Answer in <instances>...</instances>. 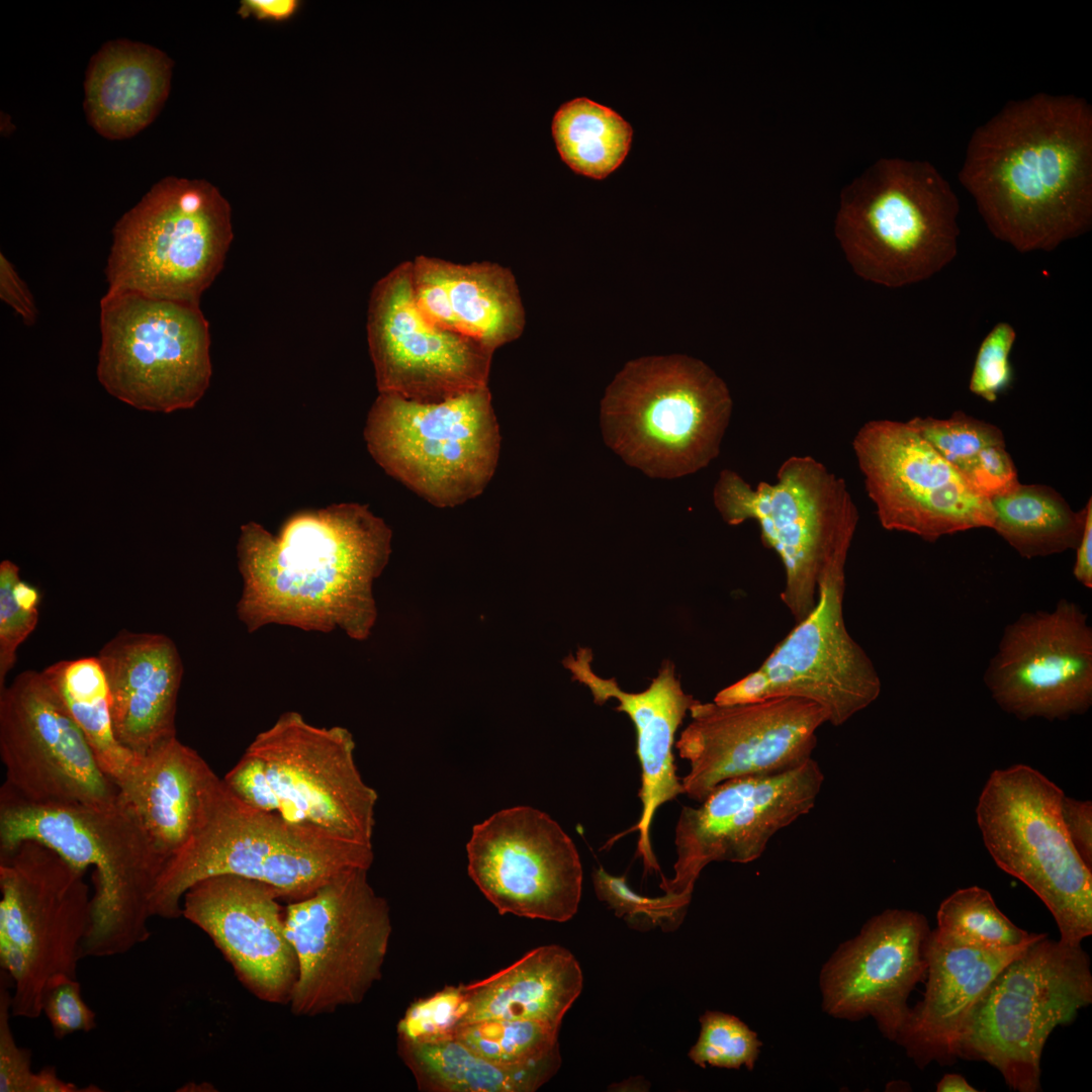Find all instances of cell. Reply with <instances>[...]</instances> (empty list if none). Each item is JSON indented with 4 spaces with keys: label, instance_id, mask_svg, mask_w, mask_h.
Instances as JSON below:
<instances>
[{
    "label": "cell",
    "instance_id": "14",
    "mask_svg": "<svg viewBox=\"0 0 1092 1092\" xmlns=\"http://www.w3.org/2000/svg\"><path fill=\"white\" fill-rule=\"evenodd\" d=\"M100 334L97 378L120 401L169 414L193 407L207 390L210 334L199 305L106 291Z\"/></svg>",
    "mask_w": 1092,
    "mask_h": 1092
},
{
    "label": "cell",
    "instance_id": "36",
    "mask_svg": "<svg viewBox=\"0 0 1092 1092\" xmlns=\"http://www.w3.org/2000/svg\"><path fill=\"white\" fill-rule=\"evenodd\" d=\"M553 138L562 160L575 172L601 179L626 157L630 124L609 107L587 98L564 103L552 122Z\"/></svg>",
    "mask_w": 1092,
    "mask_h": 1092
},
{
    "label": "cell",
    "instance_id": "19",
    "mask_svg": "<svg viewBox=\"0 0 1092 1092\" xmlns=\"http://www.w3.org/2000/svg\"><path fill=\"white\" fill-rule=\"evenodd\" d=\"M691 722L674 743L689 762L685 795L703 802L721 783L785 771L812 758L818 729L828 723L818 704L797 697L718 705L695 701Z\"/></svg>",
    "mask_w": 1092,
    "mask_h": 1092
},
{
    "label": "cell",
    "instance_id": "34",
    "mask_svg": "<svg viewBox=\"0 0 1092 1092\" xmlns=\"http://www.w3.org/2000/svg\"><path fill=\"white\" fill-rule=\"evenodd\" d=\"M990 500L995 513L992 529L1023 558L1076 549L1081 539L1086 506L1073 511L1050 486L1019 482Z\"/></svg>",
    "mask_w": 1092,
    "mask_h": 1092
},
{
    "label": "cell",
    "instance_id": "50",
    "mask_svg": "<svg viewBox=\"0 0 1092 1092\" xmlns=\"http://www.w3.org/2000/svg\"><path fill=\"white\" fill-rule=\"evenodd\" d=\"M1061 816L1065 829L1083 861L1092 869V803L1064 795Z\"/></svg>",
    "mask_w": 1092,
    "mask_h": 1092
},
{
    "label": "cell",
    "instance_id": "44",
    "mask_svg": "<svg viewBox=\"0 0 1092 1092\" xmlns=\"http://www.w3.org/2000/svg\"><path fill=\"white\" fill-rule=\"evenodd\" d=\"M1016 338L1015 329L1007 322H998L988 332L978 348L971 373L972 393L994 402L1010 387L1013 380L1010 353Z\"/></svg>",
    "mask_w": 1092,
    "mask_h": 1092
},
{
    "label": "cell",
    "instance_id": "32",
    "mask_svg": "<svg viewBox=\"0 0 1092 1092\" xmlns=\"http://www.w3.org/2000/svg\"><path fill=\"white\" fill-rule=\"evenodd\" d=\"M397 1052L425 1092H534L558 1071L561 1062L532 1068L496 1065L458 1039L416 1043L397 1038Z\"/></svg>",
    "mask_w": 1092,
    "mask_h": 1092
},
{
    "label": "cell",
    "instance_id": "27",
    "mask_svg": "<svg viewBox=\"0 0 1092 1092\" xmlns=\"http://www.w3.org/2000/svg\"><path fill=\"white\" fill-rule=\"evenodd\" d=\"M1033 942L989 949L931 930L923 998L910 1008L895 1042L920 1069L933 1062L952 1065L976 1004L999 973Z\"/></svg>",
    "mask_w": 1092,
    "mask_h": 1092
},
{
    "label": "cell",
    "instance_id": "1",
    "mask_svg": "<svg viewBox=\"0 0 1092 1092\" xmlns=\"http://www.w3.org/2000/svg\"><path fill=\"white\" fill-rule=\"evenodd\" d=\"M990 234L1051 252L1092 226V107L1072 94L1010 100L972 133L958 174Z\"/></svg>",
    "mask_w": 1092,
    "mask_h": 1092
},
{
    "label": "cell",
    "instance_id": "3",
    "mask_svg": "<svg viewBox=\"0 0 1092 1092\" xmlns=\"http://www.w3.org/2000/svg\"><path fill=\"white\" fill-rule=\"evenodd\" d=\"M372 861V846L254 808L216 776L193 834L164 864L151 897V914L181 917L185 892L216 875L268 883L292 902L311 895L342 871L370 869Z\"/></svg>",
    "mask_w": 1092,
    "mask_h": 1092
},
{
    "label": "cell",
    "instance_id": "45",
    "mask_svg": "<svg viewBox=\"0 0 1092 1092\" xmlns=\"http://www.w3.org/2000/svg\"><path fill=\"white\" fill-rule=\"evenodd\" d=\"M41 1009L58 1039L77 1031L88 1032L96 1026L95 1012L83 1000L77 978L58 975L50 979L43 990Z\"/></svg>",
    "mask_w": 1092,
    "mask_h": 1092
},
{
    "label": "cell",
    "instance_id": "8",
    "mask_svg": "<svg viewBox=\"0 0 1092 1092\" xmlns=\"http://www.w3.org/2000/svg\"><path fill=\"white\" fill-rule=\"evenodd\" d=\"M1092 1002L1090 959L1081 944L1031 943L993 980L976 1004L958 1059L996 1068L1009 1088L1040 1090V1060L1054 1029Z\"/></svg>",
    "mask_w": 1092,
    "mask_h": 1092
},
{
    "label": "cell",
    "instance_id": "28",
    "mask_svg": "<svg viewBox=\"0 0 1092 1092\" xmlns=\"http://www.w3.org/2000/svg\"><path fill=\"white\" fill-rule=\"evenodd\" d=\"M104 671L117 741L142 756L176 736L183 662L165 634L119 631L96 655Z\"/></svg>",
    "mask_w": 1092,
    "mask_h": 1092
},
{
    "label": "cell",
    "instance_id": "43",
    "mask_svg": "<svg viewBox=\"0 0 1092 1092\" xmlns=\"http://www.w3.org/2000/svg\"><path fill=\"white\" fill-rule=\"evenodd\" d=\"M465 1013L464 984L447 985L435 994L414 1001L398 1021L397 1038L434 1043L456 1038Z\"/></svg>",
    "mask_w": 1092,
    "mask_h": 1092
},
{
    "label": "cell",
    "instance_id": "22",
    "mask_svg": "<svg viewBox=\"0 0 1092 1092\" xmlns=\"http://www.w3.org/2000/svg\"><path fill=\"white\" fill-rule=\"evenodd\" d=\"M354 750L348 729L313 726L295 711L282 713L246 749L263 761L285 818L372 846L377 793L363 781Z\"/></svg>",
    "mask_w": 1092,
    "mask_h": 1092
},
{
    "label": "cell",
    "instance_id": "29",
    "mask_svg": "<svg viewBox=\"0 0 1092 1092\" xmlns=\"http://www.w3.org/2000/svg\"><path fill=\"white\" fill-rule=\"evenodd\" d=\"M216 776L196 750L175 736L135 756L118 784L119 799L165 862L193 834Z\"/></svg>",
    "mask_w": 1092,
    "mask_h": 1092
},
{
    "label": "cell",
    "instance_id": "16",
    "mask_svg": "<svg viewBox=\"0 0 1092 1092\" xmlns=\"http://www.w3.org/2000/svg\"><path fill=\"white\" fill-rule=\"evenodd\" d=\"M881 526L927 542L991 528V500L980 494L907 422L872 420L852 440Z\"/></svg>",
    "mask_w": 1092,
    "mask_h": 1092
},
{
    "label": "cell",
    "instance_id": "41",
    "mask_svg": "<svg viewBox=\"0 0 1092 1092\" xmlns=\"http://www.w3.org/2000/svg\"><path fill=\"white\" fill-rule=\"evenodd\" d=\"M39 593L19 576L10 560L0 563V691L16 662L18 647L38 622Z\"/></svg>",
    "mask_w": 1092,
    "mask_h": 1092
},
{
    "label": "cell",
    "instance_id": "51",
    "mask_svg": "<svg viewBox=\"0 0 1092 1092\" xmlns=\"http://www.w3.org/2000/svg\"><path fill=\"white\" fill-rule=\"evenodd\" d=\"M0 298L9 304L22 318L26 326L36 322L37 308L33 295L18 276L14 266L0 254Z\"/></svg>",
    "mask_w": 1092,
    "mask_h": 1092
},
{
    "label": "cell",
    "instance_id": "26",
    "mask_svg": "<svg viewBox=\"0 0 1092 1092\" xmlns=\"http://www.w3.org/2000/svg\"><path fill=\"white\" fill-rule=\"evenodd\" d=\"M592 660V650L581 647L563 663L572 679L590 691L596 704L617 700L616 711L627 714L635 726L641 766L638 796L642 809L637 824L630 831L639 832L637 855L642 858L645 872L659 871L651 847L650 827L660 806L685 795L675 771L672 748L675 733L696 700L682 690L670 661L662 663L646 690L629 693L621 690L615 678H604L595 673Z\"/></svg>",
    "mask_w": 1092,
    "mask_h": 1092
},
{
    "label": "cell",
    "instance_id": "37",
    "mask_svg": "<svg viewBox=\"0 0 1092 1092\" xmlns=\"http://www.w3.org/2000/svg\"><path fill=\"white\" fill-rule=\"evenodd\" d=\"M558 1033L537 1021L489 1019L460 1025L455 1037L496 1065L523 1069L561 1062Z\"/></svg>",
    "mask_w": 1092,
    "mask_h": 1092
},
{
    "label": "cell",
    "instance_id": "2",
    "mask_svg": "<svg viewBox=\"0 0 1092 1092\" xmlns=\"http://www.w3.org/2000/svg\"><path fill=\"white\" fill-rule=\"evenodd\" d=\"M391 536L382 519L355 503L298 512L276 535L243 525L239 619L249 632L279 624L366 639L377 617L372 584L388 562Z\"/></svg>",
    "mask_w": 1092,
    "mask_h": 1092
},
{
    "label": "cell",
    "instance_id": "11",
    "mask_svg": "<svg viewBox=\"0 0 1092 1092\" xmlns=\"http://www.w3.org/2000/svg\"><path fill=\"white\" fill-rule=\"evenodd\" d=\"M1064 792L1026 764L994 770L976 807L984 844L996 864L1025 884L1052 913L1060 939L1092 934V872L1063 823Z\"/></svg>",
    "mask_w": 1092,
    "mask_h": 1092
},
{
    "label": "cell",
    "instance_id": "25",
    "mask_svg": "<svg viewBox=\"0 0 1092 1092\" xmlns=\"http://www.w3.org/2000/svg\"><path fill=\"white\" fill-rule=\"evenodd\" d=\"M280 898L268 883L225 874L195 883L181 903L182 916L210 937L246 989L271 1004L289 1003L298 972Z\"/></svg>",
    "mask_w": 1092,
    "mask_h": 1092
},
{
    "label": "cell",
    "instance_id": "24",
    "mask_svg": "<svg viewBox=\"0 0 1092 1092\" xmlns=\"http://www.w3.org/2000/svg\"><path fill=\"white\" fill-rule=\"evenodd\" d=\"M927 918L907 909H886L842 942L819 973L822 1009L849 1021L872 1017L895 1041L910 1007L907 1000L925 980Z\"/></svg>",
    "mask_w": 1092,
    "mask_h": 1092
},
{
    "label": "cell",
    "instance_id": "38",
    "mask_svg": "<svg viewBox=\"0 0 1092 1092\" xmlns=\"http://www.w3.org/2000/svg\"><path fill=\"white\" fill-rule=\"evenodd\" d=\"M936 919L935 929L940 933L982 948L1016 947L1046 935L1019 928L1001 912L992 895L978 886L959 889L945 898Z\"/></svg>",
    "mask_w": 1092,
    "mask_h": 1092
},
{
    "label": "cell",
    "instance_id": "46",
    "mask_svg": "<svg viewBox=\"0 0 1092 1092\" xmlns=\"http://www.w3.org/2000/svg\"><path fill=\"white\" fill-rule=\"evenodd\" d=\"M412 280L421 313L435 326L461 334L446 283L443 259L417 256L412 261Z\"/></svg>",
    "mask_w": 1092,
    "mask_h": 1092
},
{
    "label": "cell",
    "instance_id": "35",
    "mask_svg": "<svg viewBox=\"0 0 1092 1092\" xmlns=\"http://www.w3.org/2000/svg\"><path fill=\"white\" fill-rule=\"evenodd\" d=\"M41 673L85 735L102 770L118 786L135 755L115 737L109 689L97 656L60 660Z\"/></svg>",
    "mask_w": 1092,
    "mask_h": 1092
},
{
    "label": "cell",
    "instance_id": "10",
    "mask_svg": "<svg viewBox=\"0 0 1092 1092\" xmlns=\"http://www.w3.org/2000/svg\"><path fill=\"white\" fill-rule=\"evenodd\" d=\"M364 438L386 473L438 508L484 490L502 441L488 386L437 403L379 393Z\"/></svg>",
    "mask_w": 1092,
    "mask_h": 1092
},
{
    "label": "cell",
    "instance_id": "4",
    "mask_svg": "<svg viewBox=\"0 0 1092 1092\" xmlns=\"http://www.w3.org/2000/svg\"><path fill=\"white\" fill-rule=\"evenodd\" d=\"M24 840L44 844L84 872L93 868L85 957L122 954L148 940L151 897L165 860L119 796L104 805H39L1 787L0 852Z\"/></svg>",
    "mask_w": 1092,
    "mask_h": 1092
},
{
    "label": "cell",
    "instance_id": "21",
    "mask_svg": "<svg viewBox=\"0 0 1092 1092\" xmlns=\"http://www.w3.org/2000/svg\"><path fill=\"white\" fill-rule=\"evenodd\" d=\"M367 340L379 393L437 403L487 386L494 351L421 313L412 261L399 263L373 286Z\"/></svg>",
    "mask_w": 1092,
    "mask_h": 1092
},
{
    "label": "cell",
    "instance_id": "9",
    "mask_svg": "<svg viewBox=\"0 0 1092 1092\" xmlns=\"http://www.w3.org/2000/svg\"><path fill=\"white\" fill-rule=\"evenodd\" d=\"M84 875L35 840L0 852V966L12 981V1016L37 1018L49 980L77 978L93 921Z\"/></svg>",
    "mask_w": 1092,
    "mask_h": 1092
},
{
    "label": "cell",
    "instance_id": "54",
    "mask_svg": "<svg viewBox=\"0 0 1092 1092\" xmlns=\"http://www.w3.org/2000/svg\"><path fill=\"white\" fill-rule=\"evenodd\" d=\"M937 1092H976L974 1086L960 1074H945L936 1085Z\"/></svg>",
    "mask_w": 1092,
    "mask_h": 1092
},
{
    "label": "cell",
    "instance_id": "12",
    "mask_svg": "<svg viewBox=\"0 0 1092 1092\" xmlns=\"http://www.w3.org/2000/svg\"><path fill=\"white\" fill-rule=\"evenodd\" d=\"M714 505L731 526L757 523L762 542L785 570L781 600L795 622L814 608L820 573L843 531L858 522L845 481L809 455H793L776 481L755 487L724 469L713 490Z\"/></svg>",
    "mask_w": 1092,
    "mask_h": 1092
},
{
    "label": "cell",
    "instance_id": "48",
    "mask_svg": "<svg viewBox=\"0 0 1092 1092\" xmlns=\"http://www.w3.org/2000/svg\"><path fill=\"white\" fill-rule=\"evenodd\" d=\"M225 785L250 806L284 816V805L273 787L263 761L245 751L223 777Z\"/></svg>",
    "mask_w": 1092,
    "mask_h": 1092
},
{
    "label": "cell",
    "instance_id": "30",
    "mask_svg": "<svg viewBox=\"0 0 1092 1092\" xmlns=\"http://www.w3.org/2000/svg\"><path fill=\"white\" fill-rule=\"evenodd\" d=\"M173 61L155 47L115 39L92 57L84 84V109L102 136L136 134L158 115L170 90Z\"/></svg>",
    "mask_w": 1092,
    "mask_h": 1092
},
{
    "label": "cell",
    "instance_id": "40",
    "mask_svg": "<svg viewBox=\"0 0 1092 1092\" xmlns=\"http://www.w3.org/2000/svg\"><path fill=\"white\" fill-rule=\"evenodd\" d=\"M700 1023V1035L689 1052L696 1065L753 1070L762 1045L755 1031L736 1016L719 1011H706Z\"/></svg>",
    "mask_w": 1092,
    "mask_h": 1092
},
{
    "label": "cell",
    "instance_id": "7",
    "mask_svg": "<svg viewBox=\"0 0 1092 1092\" xmlns=\"http://www.w3.org/2000/svg\"><path fill=\"white\" fill-rule=\"evenodd\" d=\"M233 239L231 205L213 184L163 178L112 230L107 291L199 305Z\"/></svg>",
    "mask_w": 1092,
    "mask_h": 1092
},
{
    "label": "cell",
    "instance_id": "13",
    "mask_svg": "<svg viewBox=\"0 0 1092 1092\" xmlns=\"http://www.w3.org/2000/svg\"><path fill=\"white\" fill-rule=\"evenodd\" d=\"M857 524L848 526L820 573L814 608L758 668L719 691L714 703L736 705L797 697L821 706L841 726L880 696L878 671L844 621L845 565Z\"/></svg>",
    "mask_w": 1092,
    "mask_h": 1092
},
{
    "label": "cell",
    "instance_id": "20",
    "mask_svg": "<svg viewBox=\"0 0 1092 1092\" xmlns=\"http://www.w3.org/2000/svg\"><path fill=\"white\" fill-rule=\"evenodd\" d=\"M466 850L470 878L499 914L565 922L577 912L580 857L545 812L503 809L473 827Z\"/></svg>",
    "mask_w": 1092,
    "mask_h": 1092
},
{
    "label": "cell",
    "instance_id": "5",
    "mask_svg": "<svg viewBox=\"0 0 1092 1092\" xmlns=\"http://www.w3.org/2000/svg\"><path fill=\"white\" fill-rule=\"evenodd\" d=\"M961 205L925 160L882 158L841 192L834 233L854 273L900 288L928 280L957 257Z\"/></svg>",
    "mask_w": 1092,
    "mask_h": 1092
},
{
    "label": "cell",
    "instance_id": "6",
    "mask_svg": "<svg viewBox=\"0 0 1092 1092\" xmlns=\"http://www.w3.org/2000/svg\"><path fill=\"white\" fill-rule=\"evenodd\" d=\"M730 391L714 370L685 356L628 362L606 389V444L650 477L675 478L707 467L720 453L732 414Z\"/></svg>",
    "mask_w": 1092,
    "mask_h": 1092
},
{
    "label": "cell",
    "instance_id": "49",
    "mask_svg": "<svg viewBox=\"0 0 1092 1092\" xmlns=\"http://www.w3.org/2000/svg\"><path fill=\"white\" fill-rule=\"evenodd\" d=\"M963 476L980 494L989 499L1009 491L1019 483L1016 467L1006 450V444L993 445L983 450Z\"/></svg>",
    "mask_w": 1092,
    "mask_h": 1092
},
{
    "label": "cell",
    "instance_id": "23",
    "mask_svg": "<svg viewBox=\"0 0 1092 1092\" xmlns=\"http://www.w3.org/2000/svg\"><path fill=\"white\" fill-rule=\"evenodd\" d=\"M991 697L1020 720H1067L1092 706V628L1068 599L1004 629L984 674Z\"/></svg>",
    "mask_w": 1092,
    "mask_h": 1092
},
{
    "label": "cell",
    "instance_id": "15",
    "mask_svg": "<svg viewBox=\"0 0 1092 1092\" xmlns=\"http://www.w3.org/2000/svg\"><path fill=\"white\" fill-rule=\"evenodd\" d=\"M368 870L342 871L286 907V934L298 967L288 1003L294 1015L359 1004L380 980L392 927L388 904L369 884Z\"/></svg>",
    "mask_w": 1092,
    "mask_h": 1092
},
{
    "label": "cell",
    "instance_id": "33",
    "mask_svg": "<svg viewBox=\"0 0 1092 1092\" xmlns=\"http://www.w3.org/2000/svg\"><path fill=\"white\" fill-rule=\"evenodd\" d=\"M443 269L461 334L492 351L522 335L525 309L509 268L492 262L443 260Z\"/></svg>",
    "mask_w": 1092,
    "mask_h": 1092
},
{
    "label": "cell",
    "instance_id": "18",
    "mask_svg": "<svg viewBox=\"0 0 1092 1092\" xmlns=\"http://www.w3.org/2000/svg\"><path fill=\"white\" fill-rule=\"evenodd\" d=\"M2 787L39 805H104L119 788L101 768L85 735L44 679L24 670L0 691Z\"/></svg>",
    "mask_w": 1092,
    "mask_h": 1092
},
{
    "label": "cell",
    "instance_id": "17",
    "mask_svg": "<svg viewBox=\"0 0 1092 1092\" xmlns=\"http://www.w3.org/2000/svg\"><path fill=\"white\" fill-rule=\"evenodd\" d=\"M823 783L811 758L785 771L727 780L698 807L684 806L674 831V876L663 878L660 888L692 898L709 863L756 860L779 831L811 812Z\"/></svg>",
    "mask_w": 1092,
    "mask_h": 1092
},
{
    "label": "cell",
    "instance_id": "52",
    "mask_svg": "<svg viewBox=\"0 0 1092 1092\" xmlns=\"http://www.w3.org/2000/svg\"><path fill=\"white\" fill-rule=\"evenodd\" d=\"M298 0H244L238 13L247 18L281 22L290 19L299 9Z\"/></svg>",
    "mask_w": 1092,
    "mask_h": 1092
},
{
    "label": "cell",
    "instance_id": "47",
    "mask_svg": "<svg viewBox=\"0 0 1092 1092\" xmlns=\"http://www.w3.org/2000/svg\"><path fill=\"white\" fill-rule=\"evenodd\" d=\"M9 975L0 976V1092H36L37 1073L30 1068V1053L19 1048L9 1025L11 993Z\"/></svg>",
    "mask_w": 1092,
    "mask_h": 1092
},
{
    "label": "cell",
    "instance_id": "42",
    "mask_svg": "<svg viewBox=\"0 0 1092 1092\" xmlns=\"http://www.w3.org/2000/svg\"><path fill=\"white\" fill-rule=\"evenodd\" d=\"M593 882L599 900L629 923L640 921L672 929L682 921L692 899L667 893L655 898L643 896L629 888L625 877L613 876L602 867L594 871Z\"/></svg>",
    "mask_w": 1092,
    "mask_h": 1092
},
{
    "label": "cell",
    "instance_id": "39",
    "mask_svg": "<svg viewBox=\"0 0 1092 1092\" xmlns=\"http://www.w3.org/2000/svg\"><path fill=\"white\" fill-rule=\"evenodd\" d=\"M907 424L962 475L983 450L1006 444L998 427L961 411L948 419L915 417Z\"/></svg>",
    "mask_w": 1092,
    "mask_h": 1092
},
{
    "label": "cell",
    "instance_id": "53",
    "mask_svg": "<svg viewBox=\"0 0 1092 1092\" xmlns=\"http://www.w3.org/2000/svg\"><path fill=\"white\" fill-rule=\"evenodd\" d=\"M1073 575L1086 588H1092V500L1086 504V517L1081 539L1076 547Z\"/></svg>",
    "mask_w": 1092,
    "mask_h": 1092
},
{
    "label": "cell",
    "instance_id": "31",
    "mask_svg": "<svg viewBox=\"0 0 1092 1092\" xmlns=\"http://www.w3.org/2000/svg\"><path fill=\"white\" fill-rule=\"evenodd\" d=\"M583 985L580 966L566 948L543 945L508 968L464 984L462 1024L489 1019L530 1020L560 1027Z\"/></svg>",
    "mask_w": 1092,
    "mask_h": 1092
}]
</instances>
